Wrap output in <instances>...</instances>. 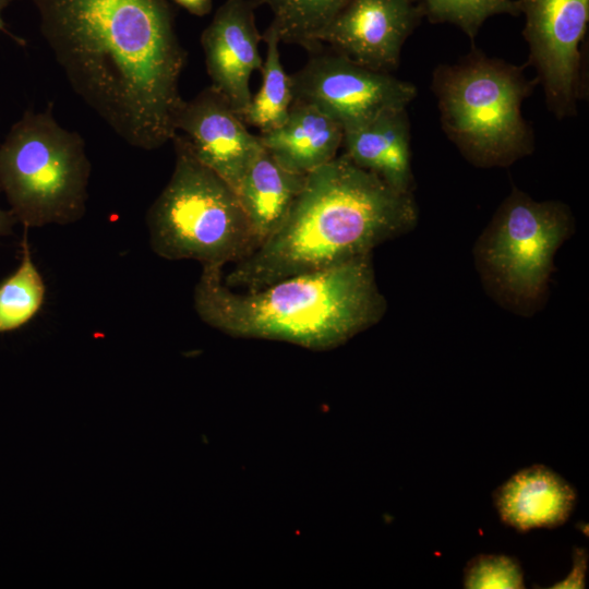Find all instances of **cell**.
<instances>
[{
  "instance_id": "ac0fdd59",
  "label": "cell",
  "mask_w": 589,
  "mask_h": 589,
  "mask_svg": "<svg viewBox=\"0 0 589 589\" xmlns=\"http://www.w3.org/2000/svg\"><path fill=\"white\" fill-rule=\"evenodd\" d=\"M255 7L266 5L273 13V28L280 43L296 44L309 51L321 46L323 31L349 0H252Z\"/></svg>"
},
{
  "instance_id": "ffe728a7",
  "label": "cell",
  "mask_w": 589,
  "mask_h": 589,
  "mask_svg": "<svg viewBox=\"0 0 589 589\" xmlns=\"http://www.w3.org/2000/svg\"><path fill=\"white\" fill-rule=\"evenodd\" d=\"M432 23H450L473 40L486 19L520 14L518 0H418Z\"/></svg>"
},
{
  "instance_id": "8fae6325",
  "label": "cell",
  "mask_w": 589,
  "mask_h": 589,
  "mask_svg": "<svg viewBox=\"0 0 589 589\" xmlns=\"http://www.w3.org/2000/svg\"><path fill=\"white\" fill-rule=\"evenodd\" d=\"M175 128L191 154L235 190L263 149L259 135L211 85L183 101Z\"/></svg>"
},
{
  "instance_id": "4fadbf2b",
  "label": "cell",
  "mask_w": 589,
  "mask_h": 589,
  "mask_svg": "<svg viewBox=\"0 0 589 589\" xmlns=\"http://www.w3.org/2000/svg\"><path fill=\"white\" fill-rule=\"evenodd\" d=\"M574 488L543 465L519 470L493 493L502 521L518 530L563 525L576 504Z\"/></svg>"
},
{
  "instance_id": "e0dca14e",
  "label": "cell",
  "mask_w": 589,
  "mask_h": 589,
  "mask_svg": "<svg viewBox=\"0 0 589 589\" xmlns=\"http://www.w3.org/2000/svg\"><path fill=\"white\" fill-rule=\"evenodd\" d=\"M262 39L266 44V56L261 69L262 86L252 96L241 117L247 125L257 128L260 133L280 127L293 101L291 76L281 64L277 33L268 26Z\"/></svg>"
},
{
  "instance_id": "d4e9b609",
  "label": "cell",
  "mask_w": 589,
  "mask_h": 589,
  "mask_svg": "<svg viewBox=\"0 0 589 589\" xmlns=\"http://www.w3.org/2000/svg\"><path fill=\"white\" fill-rule=\"evenodd\" d=\"M10 3V0H0V32L9 35L11 38H13V40L17 41L19 44L21 45H24V40L23 39H20L17 38L16 36H14L13 34H11L7 27H5V23L2 19V10Z\"/></svg>"
},
{
  "instance_id": "9c48e42d",
  "label": "cell",
  "mask_w": 589,
  "mask_h": 589,
  "mask_svg": "<svg viewBox=\"0 0 589 589\" xmlns=\"http://www.w3.org/2000/svg\"><path fill=\"white\" fill-rule=\"evenodd\" d=\"M525 15L522 35L528 64L537 72L548 108L557 119L577 115L584 98L582 44L589 22V0H518Z\"/></svg>"
},
{
  "instance_id": "cb8c5ba5",
  "label": "cell",
  "mask_w": 589,
  "mask_h": 589,
  "mask_svg": "<svg viewBox=\"0 0 589 589\" xmlns=\"http://www.w3.org/2000/svg\"><path fill=\"white\" fill-rule=\"evenodd\" d=\"M17 223V219L11 211H4L0 208V236H8L13 232V226Z\"/></svg>"
},
{
  "instance_id": "5b68a950",
  "label": "cell",
  "mask_w": 589,
  "mask_h": 589,
  "mask_svg": "<svg viewBox=\"0 0 589 589\" xmlns=\"http://www.w3.org/2000/svg\"><path fill=\"white\" fill-rule=\"evenodd\" d=\"M172 175L146 214L149 243L166 260L223 268L259 242L235 189L201 164L176 133Z\"/></svg>"
},
{
  "instance_id": "ba28073f",
  "label": "cell",
  "mask_w": 589,
  "mask_h": 589,
  "mask_svg": "<svg viewBox=\"0 0 589 589\" xmlns=\"http://www.w3.org/2000/svg\"><path fill=\"white\" fill-rule=\"evenodd\" d=\"M314 52L291 74L293 101L314 105L345 132L359 129L389 110L407 109L416 86L377 71L333 49Z\"/></svg>"
},
{
  "instance_id": "3957f363",
  "label": "cell",
  "mask_w": 589,
  "mask_h": 589,
  "mask_svg": "<svg viewBox=\"0 0 589 589\" xmlns=\"http://www.w3.org/2000/svg\"><path fill=\"white\" fill-rule=\"evenodd\" d=\"M194 308L205 324L229 336L322 351L381 321L386 300L371 255H365L254 291L231 289L223 268L205 266L194 289Z\"/></svg>"
},
{
  "instance_id": "6da1fadb",
  "label": "cell",
  "mask_w": 589,
  "mask_h": 589,
  "mask_svg": "<svg viewBox=\"0 0 589 589\" xmlns=\"http://www.w3.org/2000/svg\"><path fill=\"white\" fill-rule=\"evenodd\" d=\"M40 33L73 92L127 144L176 134L187 51L166 0H33Z\"/></svg>"
},
{
  "instance_id": "5bb4252c",
  "label": "cell",
  "mask_w": 589,
  "mask_h": 589,
  "mask_svg": "<svg viewBox=\"0 0 589 589\" xmlns=\"http://www.w3.org/2000/svg\"><path fill=\"white\" fill-rule=\"evenodd\" d=\"M344 133L335 119L314 105L292 101L285 122L259 137L283 167L308 175L338 156Z\"/></svg>"
},
{
  "instance_id": "52a82bcc",
  "label": "cell",
  "mask_w": 589,
  "mask_h": 589,
  "mask_svg": "<svg viewBox=\"0 0 589 589\" xmlns=\"http://www.w3.org/2000/svg\"><path fill=\"white\" fill-rule=\"evenodd\" d=\"M572 228L573 217L564 203L538 202L513 188L474 250L490 291L515 310H532L545 292L554 255Z\"/></svg>"
},
{
  "instance_id": "7402d4cb",
  "label": "cell",
  "mask_w": 589,
  "mask_h": 589,
  "mask_svg": "<svg viewBox=\"0 0 589 589\" xmlns=\"http://www.w3.org/2000/svg\"><path fill=\"white\" fill-rule=\"evenodd\" d=\"M574 564L570 573L553 588H584L586 569H587V552L585 549H575Z\"/></svg>"
},
{
  "instance_id": "30bf717a",
  "label": "cell",
  "mask_w": 589,
  "mask_h": 589,
  "mask_svg": "<svg viewBox=\"0 0 589 589\" xmlns=\"http://www.w3.org/2000/svg\"><path fill=\"white\" fill-rule=\"evenodd\" d=\"M423 16L418 0H349L318 41L358 63L392 73Z\"/></svg>"
},
{
  "instance_id": "7a4b0ae2",
  "label": "cell",
  "mask_w": 589,
  "mask_h": 589,
  "mask_svg": "<svg viewBox=\"0 0 589 589\" xmlns=\"http://www.w3.org/2000/svg\"><path fill=\"white\" fill-rule=\"evenodd\" d=\"M417 220L412 192L392 188L341 154L306 175L279 228L223 279L231 289L254 291L371 255Z\"/></svg>"
},
{
  "instance_id": "7c38bea8",
  "label": "cell",
  "mask_w": 589,
  "mask_h": 589,
  "mask_svg": "<svg viewBox=\"0 0 589 589\" xmlns=\"http://www.w3.org/2000/svg\"><path fill=\"white\" fill-rule=\"evenodd\" d=\"M252 0H226L201 35L211 86L242 117L252 98L250 80L261 71L259 45L262 35L255 24Z\"/></svg>"
},
{
  "instance_id": "44dd1931",
  "label": "cell",
  "mask_w": 589,
  "mask_h": 589,
  "mask_svg": "<svg viewBox=\"0 0 589 589\" xmlns=\"http://www.w3.org/2000/svg\"><path fill=\"white\" fill-rule=\"evenodd\" d=\"M464 585L469 589L524 588V573L519 562L503 554H480L464 569Z\"/></svg>"
},
{
  "instance_id": "277c9868",
  "label": "cell",
  "mask_w": 589,
  "mask_h": 589,
  "mask_svg": "<svg viewBox=\"0 0 589 589\" xmlns=\"http://www.w3.org/2000/svg\"><path fill=\"white\" fill-rule=\"evenodd\" d=\"M525 68L473 48L456 63L434 69L442 129L469 163L505 167L533 152L521 106L538 80L528 79Z\"/></svg>"
},
{
  "instance_id": "d6986e66",
  "label": "cell",
  "mask_w": 589,
  "mask_h": 589,
  "mask_svg": "<svg viewBox=\"0 0 589 589\" xmlns=\"http://www.w3.org/2000/svg\"><path fill=\"white\" fill-rule=\"evenodd\" d=\"M21 247L19 267L0 284V334L27 324L40 311L45 300L46 286L32 259L26 228Z\"/></svg>"
},
{
  "instance_id": "8992f818",
  "label": "cell",
  "mask_w": 589,
  "mask_h": 589,
  "mask_svg": "<svg viewBox=\"0 0 589 589\" xmlns=\"http://www.w3.org/2000/svg\"><path fill=\"white\" fill-rule=\"evenodd\" d=\"M91 171L84 139L59 124L51 103L26 110L0 145V190L26 229L80 220Z\"/></svg>"
},
{
  "instance_id": "603a6c76",
  "label": "cell",
  "mask_w": 589,
  "mask_h": 589,
  "mask_svg": "<svg viewBox=\"0 0 589 589\" xmlns=\"http://www.w3.org/2000/svg\"><path fill=\"white\" fill-rule=\"evenodd\" d=\"M189 13L196 16L207 15L213 8L212 0H172Z\"/></svg>"
},
{
  "instance_id": "9a60e30c",
  "label": "cell",
  "mask_w": 589,
  "mask_h": 589,
  "mask_svg": "<svg viewBox=\"0 0 589 589\" xmlns=\"http://www.w3.org/2000/svg\"><path fill=\"white\" fill-rule=\"evenodd\" d=\"M411 133L407 109L389 110L344 133V153L358 167L392 188L412 192Z\"/></svg>"
},
{
  "instance_id": "2e32d148",
  "label": "cell",
  "mask_w": 589,
  "mask_h": 589,
  "mask_svg": "<svg viewBox=\"0 0 589 589\" xmlns=\"http://www.w3.org/2000/svg\"><path fill=\"white\" fill-rule=\"evenodd\" d=\"M305 177L283 167L264 147L248 166L235 191L259 245L283 224Z\"/></svg>"
}]
</instances>
